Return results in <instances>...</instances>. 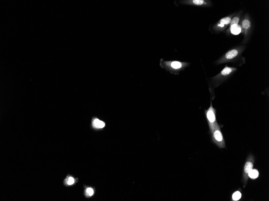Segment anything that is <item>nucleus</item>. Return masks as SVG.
I'll list each match as a JSON object with an SVG mask.
<instances>
[{
    "instance_id": "14",
    "label": "nucleus",
    "mask_w": 269,
    "mask_h": 201,
    "mask_svg": "<svg viewBox=\"0 0 269 201\" xmlns=\"http://www.w3.org/2000/svg\"><path fill=\"white\" fill-rule=\"evenodd\" d=\"M86 192L89 196H91L94 194V190L92 188L89 187L87 189Z\"/></svg>"
},
{
    "instance_id": "7",
    "label": "nucleus",
    "mask_w": 269,
    "mask_h": 201,
    "mask_svg": "<svg viewBox=\"0 0 269 201\" xmlns=\"http://www.w3.org/2000/svg\"><path fill=\"white\" fill-rule=\"evenodd\" d=\"M189 4L196 6H202L207 4V3L204 0H193L187 1Z\"/></svg>"
},
{
    "instance_id": "5",
    "label": "nucleus",
    "mask_w": 269,
    "mask_h": 201,
    "mask_svg": "<svg viewBox=\"0 0 269 201\" xmlns=\"http://www.w3.org/2000/svg\"><path fill=\"white\" fill-rule=\"evenodd\" d=\"M230 31L232 34L237 35L241 32V27L238 25H232L230 27Z\"/></svg>"
},
{
    "instance_id": "8",
    "label": "nucleus",
    "mask_w": 269,
    "mask_h": 201,
    "mask_svg": "<svg viewBox=\"0 0 269 201\" xmlns=\"http://www.w3.org/2000/svg\"><path fill=\"white\" fill-rule=\"evenodd\" d=\"M253 164L252 162H247L244 167V173L246 174H248L253 169Z\"/></svg>"
},
{
    "instance_id": "15",
    "label": "nucleus",
    "mask_w": 269,
    "mask_h": 201,
    "mask_svg": "<svg viewBox=\"0 0 269 201\" xmlns=\"http://www.w3.org/2000/svg\"><path fill=\"white\" fill-rule=\"evenodd\" d=\"M74 182H75V180H74L73 178L72 177H69L68 181H67V184L69 185H71L73 184H74Z\"/></svg>"
},
{
    "instance_id": "12",
    "label": "nucleus",
    "mask_w": 269,
    "mask_h": 201,
    "mask_svg": "<svg viewBox=\"0 0 269 201\" xmlns=\"http://www.w3.org/2000/svg\"><path fill=\"white\" fill-rule=\"evenodd\" d=\"M241 193L239 191H236L233 193L232 196V199L234 201H238L241 198Z\"/></svg>"
},
{
    "instance_id": "4",
    "label": "nucleus",
    "mask_w": 269,
    "mask_h": 201,
    "mask_svg": "<svg viewBox=\"0 0 269 201\" xmlns=\"http://www.w3.org/2000/svg\"><path fill=\"white\" fill-rule=\"evenodd\" d=\"M238 54V50L235 49H232L227 52L224 60L226 61L230 60L236 57Z\"/></svg>"
},
{
    "instance_id": "10",
    "label": "nucleus",
    "mask_w": 269,
    "mask_h": 201,
    "mask_svg": "<svg viewBox=\"0 0 269 201\" xmlns=\"http://www.w3.org/2000/svg\"><path fill=\"white\" fill-rule=\"evenodd\" d=\"M248 176L252 179H255L258 178L259 176V172L257 170L253 169L249 173H248Z\"/></svg>"
},
{
    "instance_id": "1",
    "label": "nucleus",
    "mask_w": 269,
    "mask_h": 201,
    "mask_svg": "<svg viewBox=\"0 0 269 201\" xmlns=\"http://www.w3.org/2000/svg\"><path fill=\"white\" fill-rule=\"evenodd\" d=\"M160 65L162 68L171 74L177 75L181 71L188 66L189 63L178 61H166L161 59L160 60Z\"/></svg>"
},
{
    "instance_id": "2",
    "label": "nucleus",
    "mask_w": 269,
    "mask_h": 201,
    "mask_svg": "<svg viewBox=\"0 0 269 201\" xmlns=\"http://www.w3.org/2000/svg\"><path fill=\"white\" fill-rule=\"evenodd\" d=\"M205 113L211 134L214 131L216 125L217 123L216 119V110L213 106L212 99L210 101V106L207 110H205Z\"/></svg>"
},
{
    "instance_id": "6",
    "label": "nucleus",
    "mask_w": 269,
    "mask_h": 201,
    "mask_svg": "<svg viewBox=\"0 0 269 201\" xmlns=\"http://www.w3.org/2000/svg\"><path fill=\"white\" fill-rule=\"evenodd\" d=\"M93 125L94 127L97 128H103L105 126V123L104 122L99 120L98 119H95L94 120Z\"/></svg>"
},
{
    "instance_id": "13",
    "label": "nucleus",
    "mask_w": 269,
    "mask_h": 201,
    "mask_svg": "<svg viewBox=\"0 0 269 201\" xmlns=\"http://www.w3.org/2000/svg\"><path fill=\"white\" fill-rule=\"evenodd\" d=\"M239 17H235L233 18L232 20H231L230 22V25H238L239 23Z\"/></svg>"
},
{
    "instance_id": "9",
    "label": "nucleus",
    "mask_w": 269,
    "mask_h": 201,
    "mask_svg": "<svg viewBox=\"0 0 269 201\" xmlns=\"http://www.w3.org/2000/svg\"><path fill=\"white\" fill-rule=\"evenodd\" d=\"M231 18L230 17H226L222 18L220 20V24L219 26L223 27L224 25H229L231 22Z\"/></svg>"
},
{
    "instance_id": "3",
    "label": "nucleus",
    "mask_w": 269,
    "mask_h": 201,
    "mask_svg": "<svg viewBox=\"0 0 269 201\" xmlns=\"http://www.w3.org/2000/svg\"><path fill=\"white\" fill-rule=\"evenodd\" d=\"M211 134L213 142L217 145L219 147H225L224 139L221 131L220 127L218 123L216 125L215 129Z\"/></svg>"
},
{
    "instance_id": "11",
    "label": "nucleus",
    "mask_w": 269,
    "mask_h": 201,
    "mask_svg": "<svg viewBox=\"0 0 269 201\" xmlns=\"http://www.w3.org/2000/svg\"><path fill=\"white\" fill-rule=\"evenodd\" d=\"M242 27L245 29H249L251 26V23L249 20L244 19L242 22Z\"/></svg>"
}]
</instances>
